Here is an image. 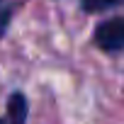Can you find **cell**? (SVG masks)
<instances>
[{
    "label": "cell",
    "mask_w": 124,
    "mask_h": 124,
    "mask_svg": "<svg viewBox=\"0 0 124 124\" xmlns=\"http://www.w3.org/2000/svg\"><path fill=\"white\" fill-rule=\"evenodd\" d=\"M95 41L105 51H119L124 49V20H107L95 29Z\"/></svg>",
    "instance_id": "cell-1"
},
{
    "label": "cell",
    "mask_w": 124,
    "mask_h": 124,
    "mask_svg": "<svg viewBox=\"0 0 124 124\" xmlns=\"http://www.w3.org/2000/svg\"><path fill=\"white\" fill-rule=\"evenodd\" d=\"M24 117H27V102L20 93H15L8 102V112L0 119V124H24Z\"/></svg>",
    "instance_id": "cell-2"
},
{
    "label": "cell",
    "mask_w": 124,
    "mask_h": 124,
    "mask_svg": "<svg viewBox=\"0 0 124 124\" xmlns=\"http://www.w3.org/2000/svg\"><path fill=\"white\" fill-rule=\"evenodd\" d=\"M122 0H83V8L88 12H102V10H109L114 5H119Z\"/></svg>",
    "instance_id": "cell-3"
},
{
    "label": "cell",
    "mask_w": 124,
    "mask_h": 124,
    "mask_svg": "<svg viewBox=\"0 0 124 124\" xmlns=\"http://www.w3.org/2000/svg\"><path fill=\"white\" fill-rule=\"evenodd\" d=\"M8 22H10V3L8 0H0V34L5 32Z\"/></svg>",
    "instance_id": "cell-4"
}]
</instances>
